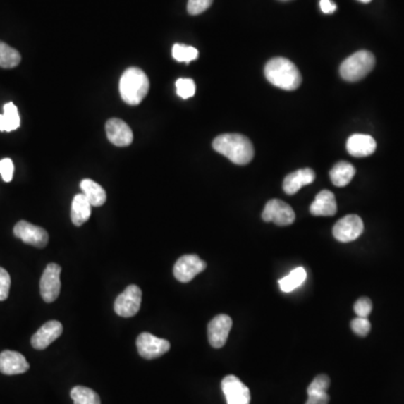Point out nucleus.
Listing matches in <instances>:
<instances>
[{"instance_id":"nucleus-1","label":"nucleus","mask_w":404,"mask_h":404,"mask_svg":"<svg viewBox=\"0 0 404 404\" xmlns=\"http://www.w3.org/2000/svg\"><path fill=\"white\" fill-rule=\"evenodd\" d=\"M212 147L219 154L229 159L234 164L246 165L253 160V144L244 135H219L212 142Z\"/></svg>"},{"instance_id":"nucleus-2","label":"nucleus","mask_w":404,"mask_h":404,"mask_svg":"<svg viewBox=\"0 0 404 404\" xmlns=\"http://www.w3.org/2000/svg\"><path fill=\"white\" fill-rule=\"evenodd\" d=\"M265 78L269 83L283 90H295L302 82V77L293 62L284 58H274L265 66Z\"/></svg>"},{"instance_id":"nucleus-3","label":"nucleus","mask_w":404,"mask_h":404,"mask_svg":"<svg viewBox=\"0 0 404 404\" xmlns=\"http://www.w3.org/2000/svg\"><path fill=\"white\" fill-rule=\"evenodd\" d=\"M149 80L145 72L140 68H128L125 70L119 81V92L121 99L127 105H140L146 94H149Z\"/></svg>"},{"instance_id":"nucleus-4","label":"nucleus","mask_w":404,"mask_h":404,"mask_svg":"<svg viewBox=\"0 0 404 404\" xmlns=\"http://www.w3.org/2000/svg\"><path fill=\"white\" fill-rule=\"evenodd\" d=\"M375 56L369 51H358L341 63V75L348 82H357L374 69Z\"/></svg>"},{"instance_id":"nucleus-5","label":"nucleus","mask_w":404,"mask_h":404,"mask_svg":"<svg viewBox=\"0 0 404 404\" xmlns=\"http://www.w3.org/2000/svg\"><path fill=\"white\" fill-rule=\"evenodd\" d=\"M140 303H142V291L137 286H130L117 297L114 309L118 316L130 318L137 314Z\"/></svg>"},{"instance_id":"nucleus-6","label":"nucleus","mask_w":404,"mask_h":404,"mask_svg":"<svg viewBox=\"0 0 404 404\" xmlns=\"http://www.w3.org/2000/svg\"><path fill=\"white\" fill-rule=\"evenodd\" d=\"M363 220L357 215H347L333 226V234L341 243H350L363 234Z\"/></svg>"},{"instance_id":"nucleus-7","label":"nucleus","mask_w":404,"mask_h":404,"mask_svg":"<svg viewBox=\"0 0 404 404\" xmlns=\"http://www.w3.org/2000/svg\"><path fill=\"white\" fill-rule=\"evenodd\" d=\"M262 218L267 223L272 221L275 225L289 226L295 223V214L291 206L284 201L272 199L265 204Z\"/></svg>"},{"instance_id":"nucleus-8","label":"nucleus","mask_w":404,"mask_h":404,"mask_svg":"<svg viewBox=\"0 0 404 404\" xmlns=\"http://www.w3.org/2000/svg\"><path fill=\"white\" fill-rule=\"evenodd\" d=\"M61 267L50 263L45 267L44 272L42 274L41 282H39V290L41 295L45 302H54L58 299L61 291Z\"/></svg>"},{"instance_id":"nucleus-9","label":"nucleus","mask_w":404,"mask_h":404,"mask_svg":"<svg viewBox=\"0 0 404 404\" xmlns=\"http://www.w3.org/2000/svg\"><path fill=\"white\" fill-rule=\"evenodd\" d=\"M138 353L145 360H155L170 350L171 345L166 339L159 338L149 333H140L136 341Z\"/></svg>"},{"instance_id":"nucleus-10","label":"nucleus","mask_w":404,"mask_h":404,"mask_svg":"<svg viewBox=\"0 0 404 404\" xmlns=\"http://www.w3.org/2000/svg\"><path fill=\"white\" fill-rule=\"evenodd\" d=\"M206 267V262L202 261L198 255H183L176 261L173 274L179 282L188 283L199 273L204 272Z\"/></svg>"},{"instance_id":"nucleus-11","label":"nucleus","mask_w":404,"mask_h":404,"mask_svg":"<svg viewBox=\"0 0 404 404\" xmlns=\"http://www.w3.org/2000/svg\"><path fill=\"white\" fill-rule=\"evenodd\" d=\"M14 235L25 244L32 245L34 247L44 248L49 243L47 231L26 220H20L15 225Z\"/></svg>"},{"instance_id":"nucleus-12","label":"nucleus","mask_w":404,"mask_h":404,"mask_svg":"<svg viewBox=\"0 0 404 404\" xmlns=\"http://www.w3.org/2000/svg\"><path fill=\"white\" fill-rule=\"evenodd\" d=\"M227 404H250V388L235 375H227L221 382Z\"/></svg>"},{"instance_id":"nucleus-13","label":"nucleus","mask_w":404,"mask_h":404,"mask_svg":"<svg viewBox=\"0 0 404 404\" xmlns=\"http://www.w3.org/2000/svg\"><path fill=\"white\" fill-rule=\"evenodd\" d=\"M233 320L227 314H218L208 324V339L214 348H221L231 333Z\"/></svg>"},{"instance_id":"nucleus-14","label":"nucleus","mask_w":404,"mask_h":404,"mask_svg":"<svg viewBox=\"0 0 404 404\" xmlns=\"http://www.w3.org/2000/svg\"><path fill=\"white\" fill-rule=\"evenodd\" d=\"M63 326L58 320H51L43 324L32 337V346L37 350H43L62 335Z\"/></svg>"},{"instance_id":"nucleus-15","label":"nucleus","mask_w":404,"mask_h":404,"mask_svg":"<svg viewBox=\"0 0 404 404\" xmlns=\"http://www.w3.org/2000/svg\"><path fill=\"white\" fill-rule=\"evenodd\" d=\"M106 133L110 143L118 147L130 146L134 138L130 127L118 118H111L106 123Z\"/></svg>"},{"instance_id":"nucleus-16","label":"nucleus","mask_w":404,"mask_h":404,"mask_svg":"<svg viewBox=\"0 0 404 404\" xmlns=\"http://www.w3.org/2000/svg\"><path fill=\"white\" fill-rule=\"evenodd\" d=\"M30 369L26 358L20 353L4 350L0 353V373L5 375L23 374Z\"/></svg>"},{"instance_id":"nucleus-17","label":"nucleus","mask_w":404,"mask_h":404,"mask_svg":"<svg viewBox=\"0 0 404 404\" xmlns=\"http://www.w3.org/2000/svg\"><path fill=\"white\" fill-rule=\"evenodd\" d=\"M346 149L352 157H369L377 149V142L369 135L354 134L347 140Z\"/></svg>"},{"instance_id":"nucleus-18","label":"nucleus","mask_w":404,"mask_h":404,"mask_svg":"<svg viewBox=\"0 0 404 404\" xmlns=\"http://www.w3.org/2000/svg\"><path fill=\"white\" fill-rule=\"evenodd\" d=\"M316 179V173L311 169H301L286 176L283 181V190L286 195H293L305 185H311Z\"/></svg>"},{"instance_id":"nucleus-19","label":"nucleus","mask_w":404,"mask_h":404,"mask_svg":"<svg viewBox=\"0 0 404 404\" xmlns=\"http://www.w3.org/2000/svg\"><path fill=\"white\" fill-rule=\"evenodd\" d=\"M311 215L333 216L337 212V202L335 195L328 190H322L317 195L316 199L310 206Z\"/></svg>"},{"instance_id":"nucleus-20","label":"nucleus","mask_w":404,"mask_h":404,"mask_svg":"<svg viewBox=\"0 0 404 404\" xmlns=\"http://www.w3.org/2000/svg\"><path fill=\"white\" fill-rule=\"evenodd\" d=\"M91 204L83 193L75 195L71 204V220L73 225L80 227L91 216Z\"/></svg>"},{"instance_id":"nucleus-21","label":"nucleus","mask_w":404,"mask_h":404,"mask_svg":"<svg viewBox=\"0 0 404 404\" xmlns=\"http://www.w3.org/2000/svg\"><path fill=\"white\" fill-rule=\"evenodd\" d=\"M356 173L354 165L346 161H341L330 171V179L336 187L343 188L350 185Z\"/></svg>"},{"instance_id":"nucleus-22","label":"nucleus","mask_w":404,"mask_h":404,"mask_svg":"<svg viewBox=\"0 0 404 404\" xmlns=\"http://www.w3.org/2000/svg\"><path fill=\"white\" fill-rule=\"evenodd\" d=\"M81 190L92 207H100L107 200V193L102 185L90 179L81 182Z\"/></svg>"},{"instance_id":"nucleus-23","label":"nucleus","mask_w":404,"mask_h":404,"mask_svg":"<svg viewBox=\"0 0 404 404\" xmlns=\"http://www.w3.org/2000/svg\"><path fill=\"white\" fill-rule=\"evenodd\" d=\"M20 126V117L18 109L13 102L4 106V114L0 115V130L13 132Z\"/></svg>"},{"instance_id":"nucleus-24","label":"nucleus","mask_w":404,"mask_h":404,"mask_svg":"<svg viewBox=\"0 0 404 404\" xmlns=\"http://www.w3.org/2000/svg\"><path fill=\"white\" fill-rule=\"evenodd\" d=\"M305 278H307V271L303 267H297L289 275L281 278L278 281V286H280L282 291L289 293V292H292L293 290L298 289L299 286H302Z\"/></svg>"},{"instance_id":"nucleus-25","label":"nucleus","mask_w":404,"mask_h":404,"mask_svg":"<svg viewBox=\"0 0 404 404\" xmlns=\"http://www.w3.org/2000/svg\"><path fill=\"white\" fill-rule=\"evenodd\" d=\"M22 56L20 52L0 41V68L13 69L20 63Z\"/></svg>"},{"instance_id":"nucleus-26","label":"nucleus","mask_w":404,"mask_h":404,"mask_svg":"<svg viewBox=\"0 0 404 404\" xmlns=\"http://www.w3.org/2000/svg\"><path fill=\"white\" fill-rule=\"evenodd\" d=\"M70 396L75 404H100L99 396L94 390L85 386L72 388Z\"/></svg>"},{"instance_id":"nucleus-27","label":"nucleus","mask_w":404,"mask_h":404,"mask_svg":"<svg viewBox=\"0 0 404 404\" xmlns=\"http://www.w3.org/2000/svg\"><path fill=\"white\" fill-rule=\"evenodd\" d=\"M172 56L174 60L179 61V62H191V61L197 60L199 56V52L195 47H188L183 44H174L172 49Z\"/></svg>"},{"instance_id":"nucleus-28","label":"nucleus","mask_w":404,"mask_h":404,"mask_svg":"<svg viewBox=\"0 0 404 404\" xmlns=\"http://www.w3.org/2000/svg\"><path fill=\"white\" fill-rule=\"evenodd\" d=\"M176 94L182 99H188L195 94V83L192 79H178L176 82Z\"/></svg>"},{"instance_id":"nucleus-29","label":"nucleus","mask_w":404,"mask_h":404,"mask_svg":"<svg viewBox=\"0 0 404 404\" xmlns=\"http://www.w3.org/2000/svg\"><path fill=\"white\" fill-rule=\"evenodd\" d=\"M329 386V377L326 374L318 375V377H314V381L310 383L307 392H308V393H312V392H327Z\"/></svg>"},{"instance_id":"nucleus-30","label":"nucleus","mask_w":404,"mask_h":404,"mask_svg":"<svg viewBox=\"0 0 404 404\" xmlns=\"http://www.w3.org/2000/svg\"><path fill=\"white\" fill-rule=\"evenodd\" d=\"M350 327L356 335L360 336V337H365L371 331V322L367 318L357 317L353 320Z\"/></svg>"},{"instance_id":"nucleus-31","label":"nucleus","mask_w":404,"mask_h":404,"mask_svg":"<svg viewBox=\"0 0 404 404\" xmlns=\"http://www.w3.org/2000/svg\"><path fill=\"white\" fill-rule=\"evenodd\" d=\"M372 308L373 305L369 298H360L354 305L355 314L360 318H367L371 314Z\"/></svg>"},{"instance_id":"nucleus-32","label":"nucleus","mask_w":404,"mask_h":404,"mask_svg":"<svg viewBox=\"0 0 404 404\" xmlns=\"http://www.w3.org/2000/svg\"><path fill=\"white\" fill-rule=\"evenodd\" d=\"M214 0H189L188 1V13L190 15H199L209 8Z\"/></svg>"},{"instance_id":"nucleus-33","label":"nucleus","mask_w":404,"mask_h":404,"mask_svg":"<svg viewBox=\"0 0 404 404\" xmlns=\"http://www.w3.org/2000/svg\"><path fill=\"white\" fill-rule=\"evenodd\" d=\"M11 275L3 267H0V301H5L11 290Z\"/></svg>"},{"instance_id":"nucleus-34","label":"nucleus","mask_w":404,"mask_h":404,"mask_svg":"<svg viewBox=\"0 0 404 404\" xmlns=\"http://www.w3.org/2000/svg\"><path fill=\"white\" fill-rule=\"evenodd\" d=\"M14 174V164L11 159H3L0 161V176L4 181L11 182Z\"/></svg>"},{"instance_id":"nucleus-35","label":"nucleus","mask_w":404,"mask_h":404,"mask_svg":"<svg viewBox=\"0 0 404 404\" xmlns=\"http://www.w3.org/2000/svg\"><path fill=\"white\" fill-rule=\"evenodd\" d=\"M329 400L327 392H312L308 393V401L305 404H328Z\"/></svg>"},{"instance_id":"nucleus-36","label":"nucleus","mask_w":404,"mask_h":404,"mask_svg":"<svg viewBox=\"0 0 404 404\" xmlns=\"http://www.w3.org/2000/svg\"><path fill=\"white\" fill-rule=\"evenodd\" d=\"M320 8L324 14H333L337 9V6L331 0H320Z\"/></svg>"},{"instance_id":"nucleus-37","label":"nucleus","mask_w":404,"mask_h":404,"mask_svg":"<svg viewBox=\"0 0 404 404\" xmlns=\"http://www.w3.org/2000/svg\"><path fill=\"white\" fill-rule=\"evenodd\" d=\"M358 1L363 4H369L371 3L372 0H358Z\"/></svg>"},{"instance_id":"nucleus-38","label":"nucleus","mask_w":404,"mask_h":404,"mask_svg":"<svg viewBox=\"0 0 404 404\" xmlns=\"http://www.w3.org/2000/svg\"><path fill=\"white\" fill-rule=\"evenodd\" d=\"M281 1H289V0H281Z\"/></svg>"}]
</instances>
